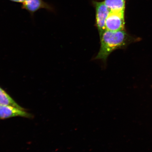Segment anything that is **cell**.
Masks as SVG:
<instances>
[{"label":"cell","instance_id":"cell-1","mask_svg":"<svg viewBox=\"0 0 152 152\" xmlns=\"http://www.w3.org/2000/svg\"><path fill=\"white\" fill-rule=\"evenodd\" d=\"M100 38V48L94 59L104 62L112 52L125 46L128 40V35L124 30L118 31L106 30Z\"/></svg>","mask_w":152,"mask_h":152},{"label":"cell","instance_id":"cell-2","mask_svg":"<svg viewBox=\"0 0 152 152\" xmlns=\"http://www.w3.org/2000/svg\"><path fill=\"white\" fill-rule=\"evenodd\" d=\"M94 3L96 11V26L100 37L106 30V19L111 11L104 1H95Z\"/></svg>","mask_w":152,"mask_h":152},{"label":"cell","instance_id":"cell-3","mask_svg":"<svg viewBox=\"0 0 152 152\" xmlns=\"http://www.w3.org/2000/svg\"><path fill=\"white\" fill-rule=\"evenodd\" d=\"M124 12L110 11L106 19V30L118 31L124 30Z\"/></svg>","mask_w":152,"mask_h":152},{"label":"cell","instance_id":"cell-4","mask_svg":"<svg viewBox=\"0 0 152 152\" xmlns=\"http://www.w3.org/2000/svg\"><path fill=\"white\" fill-rule=\"evenodd\" d=\"M16 117L31 118V115L25 110L10 106L0 105V119H5Z\"/></svg>","mask_w":152,"mask_h":152},{"label":"cell","instance_id":"cell-5","mask_svg":"<svg viewBox=\"0 0 152 152\" xmlns=\"http://www.w3.org/2000/svg\"><path fill=\"white\" fill-rule=\"evenodd\" d=\"M22 8L33 14L40 9H44L52 10V7L43 0H25L22 3Z\"/></svg>","mask_w":152,"mask_h":152},{"label":"cell","instance_id":"cell-6","mask_svg":"<svg viewBox=\"0 0 152 152\" xmlns=\"http://www.w3.org/2000/svg\"><path fill=\"white\" fill-rule=\"evenodd\" d=\"M0 105L10 106L18 108V109L25 110L17 104L15 101L7 94L5 91L0 87Z\"/></svg>","mask_w":152,"mask_h":152},{"label":"cell","instance_id":"cell-7","mask_svg":"<svg viewBox=\"0 0 152 152\" xmlns=\"http://www.w3.org/2000/svg\"><path fill=\"white\" fill-rule=\"evenodd\" d=\"M104 2L110 11L124 12L125 0H104Z\"/></svg>","mask_w":152,"mask_h":152},{"label":"cell","instance_id":"cell-8","mask_svg":"<svg viewBox=\"0 0 152 152\" xmlns=\"http://www.w3.org/2000/svg\"><path fill=\"white\" fill-rule=\"evenodd\" d=\"M11 1L19 3H23L25 0H10Z\"/></svg>","mask_w":152,"mask_h":152},{"label":"cell","instance_id":"cell-9","mask_svg":"<svg viewBox=\"0 0 152 152\" xmlns=\"http://www.w3.org/2000/svg\"></svg>","mask_w":152,"mask_h":152}]
</instances>
